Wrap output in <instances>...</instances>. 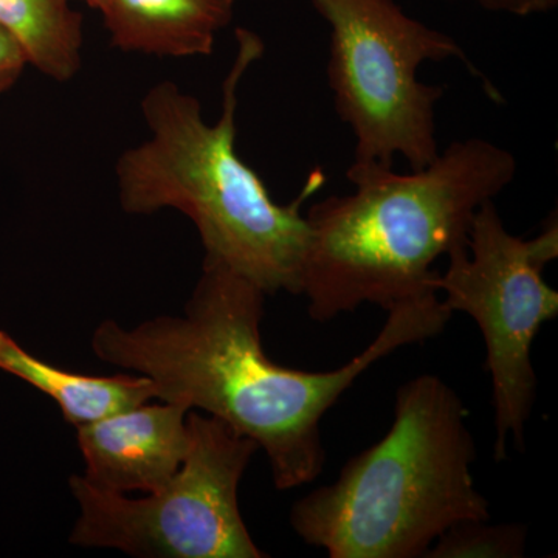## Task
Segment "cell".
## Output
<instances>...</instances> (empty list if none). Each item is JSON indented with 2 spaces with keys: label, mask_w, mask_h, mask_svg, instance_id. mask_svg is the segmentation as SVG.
I'll return each mask as SVG.
<instances>
[{
  "label": "cell",
  "mask_w": 558,
  "mask_h": 558,
  "mask_svg": "<svg viewBox=\"0 0 558 558\" xmlns=\"http://www.w3.org/2000/svg\"><path fill=\"white\" fill-rule=\"evenodd\" d=\"M266 293L218 264L202 275L182 317L146 319L123 328L106 319L90 339L94 354L137 371L157 385V400L220 418L255 440L269 458L278 490L322 475L323 417L374 363L399 348L439 336L451 312L438 293L403 301L388 312L379 336L347 365L323 373L271 362L260 341Z\"/></svg>",
  "instance_id": "obj_1"
},
{
  "label": "cell",
  "mask_w": 558,
  "mask_h": 558,
  "mask_svg": "<svg viewBox=\"0 0 558 558\" xmlns=\"http://www.w3.org/2000/svg\"><path fill=\"white\" fill-rule=\"evenodd\" d=\"M236 43L216 123H208L201 101L172 81L146 92L142 112L149 137L117 161L120 205L128 215L142 216L178 209L199 231L204 263L241 275L266 295H300L311 234L301 207L325 185V174L312 172L300 196L281 205L258 172L241 159L238 90L266 47L247 28H238Z\"/></svg>",
  "instance_id": "obj_2"
},
{
  "label": "cell",
  "mask_w": 558,
  "mask_h": 558,
  "mask_svg": "<svg viewBox=\"0 0 558 558\" xmlns=\"http://www.w3.org/2000/svg\"><path fill=\"white\" fill-rule=\"evenodd\" d=\"M517 171L509 149L480 137L451 142L410 174L352 161L347 179L354 193L326 197L306 215L300 295L311 318L330 322L362 304L389 311L438 293L436 260L468 245L475 213L508 189Z\"/></svg>",
  "instance_id": "obj_3"
},
{
  "label": "cell",
  "mask_w": 558,
  "mask_h": 558,
  "mask_svg": "<svg viewBox=\"0 0 558 558\" xmlns=\"http://www.w3.org/2000/svg\"><path fill=\"white\" fill-rule=\"evenodd\" d=\"M464 402L436 376L398 389L387 435L349 459L339 478L299 499L290 524L332 558H418L447 529L490 519L476 487Z\"/></svg>",
  "instance_id": "obj_4"
},
{
  "label": "cell",
  "mask_w": 558,
  "mask_h": 558,
  "mask_svg": "<svg viewBox=\"0 0 558 558\" xmlns=\"http://www.w3.org/2000/svg\"><path fill=\"white\" fill-rule=\"evenodd\" d=\"M310 2L329 25L326 75L337 116L354 135V163L392 167L400 156L421 170L438 157L436 106L444 87L418 80L425 62L461 61L499 98L457 40L395 0Z\"/></svg>",
  "instance_id": "obj_5"
},
{
  "label": "cell",
  "mask_w": 558,
  "mask_h": 558,
  "mask_svg": "<svg viewBox=\"0 0 558 558\" xmlns=\"http://www.w3.org/2000/svg\"><path fill=\"white\" fill-rule=\"evenodd\" d=\"M190 447L179 472L143 498L70 478L80 519L70 543L142 558H260L238 490L258 444L215 416L186 414Z\"/></svg>",
  "instance_id": "obj_6"
},
{
  "label": "cell",
  "mask_w": 558,
  "mask_h": 558,
  "mask_svg": "<svg viewBox=\"0 0 558 558\" xmlns=\"http://www.w3.org/2000/svg\"><path fill=\"white\" fill-rule=\"evenodd\" d=\"M558 256L557 218L532 240L506 229L494 201L484 202L470 226L468 245H458L433 286L451 312L475 319L486 343L495 410V459L508 457L509 439L524 444V429L537 376L532 344L545 323L558 315V292L543 271Z\"/></svg>",
  "instance_id": "obj_7"
},
{
  "label": "cell",
  "mask_w": 558,
  "mask_h": 558,
  "mask_svg": "<svg viewBox=\"0 0 558 558\" xmlns=\"http://www.w3.org/2000/svg\"><path fill=\"white\" fill-rule=\"evenodd\" d=\"M182 403H143L78 427L84 478L101 490L153 494L179 472L190 438Z\"/></svg>",
  "instance_id": "obj_8"
},
{
  "label": "cell",
  "mask_w": 558,
  "mask_h": 558,
  "mask_svg": "<svg viewBox=\"0 0 558 558\" xmlns=\"http://www.w3.org/2000/svg\"><path fill=\"white\" fill-rule=\"evenodd\" d=\"M113 47L159 58L209 57L234 0H109L100 11Z\"/></svg>",
  "instance_id": "obj_9"
},
{
  "label": "cell",
  "mask_w": 558,
  "mask_h": 558,
  "mask_svg": "<svg viewBox=\"0 0 558 558\" xmlns=\"http://www.w3.org/2000/svg\"><path fill=\"white\" fill-rule=\"evenodd\" d=\"M0 371L53 399L65 421L76 428L157 400V385L149 377L124 374L100 377L70 373L35 357L2 329Z\"/></svg>",
  "instance_id": "obj_10"
},
{
  "label": "cell",
  "mask_w": 558,
  "mask_h": 558,
  "mask_svg": "<svg viewBox=\"0 0 558 558\" xmlns=\"http://www.w3.org/2000/svg\"><path fill=\"white\" fill-rule=\"evenodd\" d=\"M0 27L47 78L72 80L83 64V16L69 0H0Z\"/></svg>",
  "instance_id": "obj_11"
},
{
  "label": "cell",
  "mask_w": 558,
  "mask_h": 558,
  "mask_svg": "<svg viewBox=\"0 0 558 558\" xmlns=\"http://www.w3.org/2000/svg\"><path fill=\"white\" fill-rule=\"evenodd\" d=\"M464 520L447 529L424 557L520 558L526 556L527 529L521 524H494Z\"/></svg>",
  "instance_id": "obj_12"
},
{
  "label": "cell",
  "mask_w": 558,
  "mask_h": 558,
  "mask_svg": "<svg viewBox=\"0 0 558 558\" xmlns=\"http://www.w3.org/2000/svg\"><path fill=\"white\" fill-rule=\"evenodd\" d=\"M27 65L28 60L21 44L0 27V95L20 81Z\"/></svg>",
  "instance_id": "obj_13"
},
{
  "label": "cell",
  "mask_w": 558,
  "mask_h": 558,
  "mask_svg": "<svg viewBox=\"0 0 558 558\" xmlns=\"http://www.w3.org/2000/svg\"><path fill=\"white\" fill-rule=\"evenodd\" d=\"M469 2L494 13L512 14L519 17L549 13L558 7V0H469Z\"/></svg>",
  "instance_id": "obj_14"
},
{
  "label": "cell",
  "mask_w": 558,
  "mask_h": 558,
  "mask_svg": "<svg viewBox=\"0 0 558 558\" xmlns=\"http://www.w3.org/2000/svg\"><path fill=\"white\" fill-rule=\"evenodd\" d=\"M84 2H86L87 5L92 7V9L101 11L102 9H105L106 5H108L109 0H84Z\"/></svg>",
  "instance_id": "obj_15"
}]
</instances>
